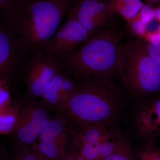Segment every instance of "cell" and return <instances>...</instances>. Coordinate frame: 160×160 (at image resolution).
I'll use <instances>...</instances> for the list:
<instances>
[{"mask_svg": "<svg viewBox=\"0 0 160 160\" xmlns=\"http://www.w3.org/2000/svg\"><path fill=\"white\" fill-rule=\"evenodd\" d=\"M75 0H28L3 14L25 58L43 50Z\"/></svg>", "mask_w": 160, "mask_h": 160, "instance_id": "obj_1", "label": "cell"}, {"mask_svg": "<svg viewBox=\"0 0 160 160\" xmlns=\"http://www.w3.org/2000/svg\"><path fill=\"white\" fill-rule=\"evenodd\" d=\"M74 93L57 113L71 127L94 124L107 125L114 119L118 108L115 86L104 79L77 81Z\"/></svg>", "mask_w": 160, "mask_h": 160, "instance_id": "obj_2", "label": "cell"}, {"mask_svg": "<svg viewBox=\"0 0 160 160\" xmlns=\"http://www.w3.org/2000/svg\"><path fill=\"white\" fill-rule=\"evenodd\" d=\"M123 34L110 26L92 36L61 61L63 69L76 81L103 79L118 72Z\"/></svg>", "mask_w": 160, "mask_h": 160, "instance_id": "obj_3", "label": "cell"}, {"mask_svg": "<svg viewBox=\"0 0 160 160\" xmlns=\"http://www.w3.org/2000/svg\"><path fill=\"white\" fill-rule=\"evenodd\" d=\"M118 72L132 92L148 96L160 92V65L149 56L140 39L122 44Z\"/></svg>", "mask_w": 160, "mask_h": 160, "instance_id": "obj_4", "label": "cell"}, {"mask_svg": "<svg viewBox=\"0 0 160 160\" xmlns=\"http://www.w3.org/2000/svg\"><path fill=\"white\" fill-rule=\"evenodd\" d=\"M63 69L60 60L43 50L28 55L19 69L28 100L36 101L41 98L53 77Z\"/></svg>", "mask_w": 160, "mask_h": 160, "instance_id": "obj_5", "label": "cell"}, {"mask_svg": "<svg viewBox=\"0 0 160 160\" xmlns=\"http://www.w3.org/2000/svg\"><path fill=\"white\" fill-rule=\"evenodd\" d=\"M51 111L41 101L28 100L25 103L11 131L13 148L31 146L36 142L52 117Z\"/></svg>", "mask_w": 160, "mask_h": 160, "instance_id": "obj_6", "label": "cell"}, {"mask_svg": "<svg viewBox=\"0 0 160 160\" xmlns=\"http://www.w3.org/2000/svg\"><path fill=\"white\" fill-rule=\"evenodd\" d=\"M115 13L109 1L75 0L67 15L74 18L93 34L111 26Z\"/></svg>", "mask_w": 160, "mask_h": 160, "instance_id": "obj_7", "label": "cell"}, {"mask_svg": "<svg viewBox=\"0 0 160 160\" xmlns=\"http://www.w3.org/2000/svg\"><path fill=\"white\" fill-rule=\"evenodd\" d=\"M71 126L57 113L52 117L32 145L49 160H64L71 135Z\"/></svg>", "mask_w": 160, "mask_h": 160, "instance_id": "obj_8", "label": "cell"}, {"mask_svg": "<svg viewBox=\"0 0 160 160\" xmlns=\"http://www.w3.org/2000/svg\"><path fill=\"white\" fill-rule=\"evenodd\" d=\"M67 16L65 22L47 42L43 49L46 53L60 60L95 35L88 31L74 18Z\"/></svg>", "mask_w": 160, "mask_h": 160, "instance_id": "obj_9", "label": "cell"}, {"mask_svg": "<svg viewBox=\"0 0 160 160\" xmlns=\"http://www.w3.org/2000/svg\"><path fill=\"white\" fill-rule=\"evenodd\" d=\"M24 60L14 36L4 24L0 25V80L11 82Z\"/></svg>", "mask_w": 160, "mask_h": 160, "instance_id": "obj_10", "label": "cell"}, {"mask_svg": "<svg viewBox=\"0 0 160 160\" xmlns=\"http://www.w3.org/2000/svg\"><path fill=\"white\" fill-rule=\"evenodd\" d=\"M135 125L144 141L160 136V96L148 98L140 103L136 110Z\"/></svg>", "mask_w": 160, "mask_h": 160, "instance_id": "obj_11", "label": "cell"}, {"mask_svg": "<svg viewBox=\"0 0 160 160\" xmlns=\"http://www.w3.org/2000/svg\"><path fill=\"white\" fill-rule=\"evenodd\" d=\"M66 74L67 72L63 69L56 74L41 97V102L51 110L58 112L62 107V89Z\"/></svg>", "mask_w": 160, "mask_h": 160, "instance_id": "obj_12", "label": "cell"}, {"mask_svg": "<svg viewBox=\"0 0 160 160\" xmlns=\"http://www.w3.org/2000/svg\"><path fill=\"white\" fill-rule=\"evenodd\" d=\"M155 16L154 7L146 3L139 12L127 23V28L135 35L143 38Z\"/></svg>", "mask_w": 160, "mask_h": 160, "instance_id": "obj_13", "label": "cell"}, {"mask_svg": "<svg viewBox=\"0 0 160 160\" xmlns=\"http://www.w3.org/2000/svg\"><path fill=\"white\" fill-rule=\"evenodd\" d=\"M115 13H118L126 22L135 16L145 4L142 0H109Z\"/></svg>", "mask_w": 160, "mask_h": 160, "instance_id": "obj_14", "label": "cell"}, {"mask_svg": "<svg viewBox=\"0 0 160 160\" xmlns=\"http://www.w3.org/2000/svg\"><path fill=\"white\" fill-rule=\"evenodd\" d=\"M133 160H160V147L155 140L144 141L142 145L132 149Z\"/></svg>", "mask_w": 160, "mask_h": 160, "instance_id": "obj_15", "label": "cell"}, {"mask_svg": "<svg viewBox=\"0 0 160 160\" xmlns=\"http://www.w3.org/2000/svg\"><path fill=\"white\" fill-rule=\"evenodd\" d=\"M132 149L129 140L118 135L114 151L104 160H133Z\"/></svg>", "mask_w": 160, "mask_h": 160, "instance_id": "obj_16", "label": "cell"}, {"mask_svg": "<svg viewBox=\"0 0 160 160\" xmlns=\"http://www.w3.org/2000/svg\"><path fill=\"white\" fill-rule=\"evenodd\" d=\"M8 160H49L33 146L13 148Z\"/></svg>", "mask_w": 160, "mask_h": 160, "instance_id": "obj_17", "label": "cell"}, {"mask_svg": "<svg viewBox=\"0 0 160 160\" xmlns=\"http://www.w3.org/2000/svg\"><path fill=\"white\" fill-rule=\"evenodd\" d=\"M140 41L149 56L160 65V44L147 42L142 39Z\"/></svg>", "mask_w": 160, "mask_h": 160, "instance_id": "obj_18", "label": "cell"}, {"mask_svg": "<svg viewBox=\"0 0 160 160\" xmlns=\"http://www.w3.org/2000/svg\"><path fill=\"white\" fill-rule=\"evenodd\" d=\"M16 118L11 115H0V132L12 131Z\"/></svg>", "mask_w": 160, "mask_h": 160, "instance_id": "obj_19", "label": "cell"}, {"mask_svg": "<svg viewBox=\"0 0 160 160\" xmlns=\"http://www.w3.org/2000/svg\"><path fill=\"white\" fill-rule=\"evenodd\" d=\"M28 0H0V12L4 14Z\"/></svg>", "mask_w": 160, "mask_h": 160, "instance_id": "obj_20", "label": "cell"}, {"mask_svg": "<svg viewBox=\"0 0 160 160\" xmlns=\"http://www.w3.org/2000/svg\"><path fill=\"white\" fill-rule=\"evenodd\" d=\"M64 160H88L74 150L68 149Z\"/></svg>", "mask_w": 160, "mask_h": 160, "instance_id": "obj_21", "label": "cell"}, {"mask_svg": "<svg viewBox=\"0 0 160 160\" xmlns=\"http://www.w3.org/2000/svg\"><path fill=\"white\" fill-rule=\"evenodd\" d=\"M9 155L6 146L0 143V160H8Z\"/></svg>", "mask_w": 160, "mask_h": 160, "instance_id": "obj_22", "label": "cell"}, {"mask_svg": "<svg viewBox=\"0 0 160 160\" xmlns=\"http://www.w3.org/2000/svg\"><path fill=\"white\" fill-rule=\"evenodd\" d=\"M147 4L151 5L153 7H160V0H145Z\"/></svg>", "mask_w": 160, "mask_h": 160, "instance_id": "obj_23", "label": "cell"}, {"mask_svg": "<svg viewBox=\"0 0 160 160\" xmlns=\"http://www.w3.org/2000/svg\"><path fill=\"white\" fill-rule=\"evenodd\" d=\"M156 21L159 22L160 25V11L159 12L157 17Z\"/></svg>", "mask_w": 160, "mask_h": 160, "instance_id": "obj_24", "label": "cell"}, {"mask_svg": "<svg viewBox=\"0 0 160 160\" xmlns=\"http://www.w3.org/2000/svg\"><path fill=\"white\" fill-rule=\"evenodd\" d=\"M102 1H109V0H102Z\"/></svg>", "mask_w": 160, "mask_h": 160, "instance_id": "obj_25", "label": "cell"}]
</instances>
